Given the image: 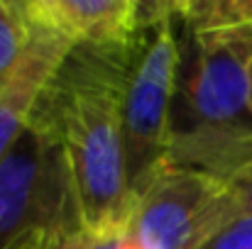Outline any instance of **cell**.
<instances>
[{"mask_svg":"<svg viewBox=\"0 0 252 249\" xmlns=\"http://www.w3.org/2000/svg\"><path fill=\"white\" fill-rule=\"evenodd\" d=\"M132 49L135 42L74 47L37 103L54 122L69 157L81 225L91 237L127 232L132 218L135 200L123 139V98Z\"/></svg>","mask_w":252,"mask_h":249,"instance_id":"6da1fadb","label":"cell"},{"mask_svg":"<svg viewBox=\"0 0 252 249\" xmlns=\"http://www.w3.org/2000/svg\"><path fill=\"white\" fill-rule=\"evenodd\" d=\"M179 47L167 164L225 181L252 159V25L181 29Z\"/></svg>","mask_w":252,"mask_h":249,"instance_id":"7a4b0ae2","label":"cell"},{"mask_svg":"<svg viewBox=\"0 0 252 249\" xmlns=\"http://www.w3.org/2000/svg\"><path fill=\"white\" fill-rule=\"evenodd\" d=\"M74 232L84 225L69 157L37 105L0 162V249H52Z\"/></svg>","mask_w":252,"mask_h":249,"instance_id":"3957f363","label":"cell"},{"mask_svg":"<svg viewBox=\"0 0 252 249\" xmlns=\"http://www.w3.org/2000/svg\"><path fill=\"white\" fill-rule=\"evenodd\" d=\"M179 32L174 0H142V27L123 98L125 166L132 200L167 164L181 59Z\"/></svg>","mask_w":252,"mask_h":249,"instance_id":"277c9868","label":"cell"},{"mask_svg":"<svg viewBox=\"0 0 252 249\" xmlns=\"http://www.w3.org/2000/svg\"><path fill=\"white\" fill-rule=\"evenodd\" d=\"M238 215L228 181L164 164L135 195L127 237L142 249H198Z\"/></svg>","mask_w":252,"mask_h":249,"instance_id":"5b68a950","label":"cell"},{"mask_svg":"<svg viewBox=\"0 0 252 249\" xmlns=\"http://www.w3.org/2000/svg\"><path fill=\"white\" fill-rule=\"evenodd\" d=\"M32 27L66 37L74 47H125L142 27L140 0H20Z\"/></svg>","mask_w":252,"mask_h":249,"instance_id":"8992f818","label":"cell"},{"mask_svg":"<svg viewBox=\"0 0 252 249\" xmlns=\"http://www.w3.org/2000/svg\"><path fill=\"white\" fill-rule=\"evenodd\" d=\"M30 29L32 37L17 71L0 88V162L30 125L44 88L74 49V44L59 32L32 25Z\"/></svg>","mask_w":252,"mask_h":249,"instance_id":"52a82bcc","label":"cell"},{"mask_svg":"<svg viewBox=\"0 0 252 249\" xmlns=\"http://www.w3.org/2000/svg\"><path fill=\"white\" fill-rule=\"evenodd\" d=\"M181 29L211 32L252 25V0H174Z\"/></svg>","mask_w":252,"mask_h":249,"instance_id":"ba28073f","label":"cell"},{"mask_svg":"<svg viewBox=\"0 0 252 249\" xmlns=\"http://www.w3.org/2000/svg\"><path fill=\"white\" fill-rule=\"evenodd\" d=\"M32 29L20 10V0H0V88L17 71Z\"/></svg>","mask_w":252,"mask_h":249,"instance_id":"9c48e42d","label":"cell"},{"mask_svg":"<svg viewBox=\"0 0 252 249\" xmlns=\"http://www.w3.org/2000/svg\"><path fill=\"white\" fill-rule=\"evenodd\" d=\"M198 249H252V215H238Z\"/></svg>","mask_w":252,"mask_h":249,"instance_id":"30bf717a","label":"cell"},{"mask_svg":"<svg viewBox=\"0 0 252 249\" xmlns=\"http://www.w3.org/2000/svg\"><path fill=\"white\" fill-rule=\"evenodd\" d=\"M225 181H228L240 210L252 215V159H248L238 171H233Z\"/></svg>","mask_w":252,"mask_h":249,"instance_id":"8fae6325","label":"cell"},{"mask_svg":"<svg viewBox=\"0 0 252 249\" xmlns=\"http://www.w3.org/2000/svg\"><path fill=\"white\" fill-rule=\"evenodd\" d=\"M88 237V249H142L137 242H132L127 237V232H118V235H103V237Z\"/></svg>","mask_w":252,"mask_h":249,"instance_id":"7c38bea8","label":"cell"},{"mask_svg":"<svg viewBox=\"0 0 252 249\" xmlns=\"http://www.w3.org/2000/svg\"><path fill=\"white\" fill-rule=\"evenodd\" d=\"M52 249H88V237L86 232H74V235L62 237Z\"/></svg>","mask_w":252,"mask_h":249,"instance_id":"4fadbf2b","label":"cell"},{"mask_svg":"<svg viewBox=\"0 0 252 249\" xmlns=\"http://www.w3.org/2000/svg\"><path fill=\"white\" fill-rule=\"evenodd\" d=\"M250 112H252V93H250Z\"/></svg>","mask_w":252,"mask_h":249,"instance_id":"5bb4252c","label":"cell"}]
</instances>
